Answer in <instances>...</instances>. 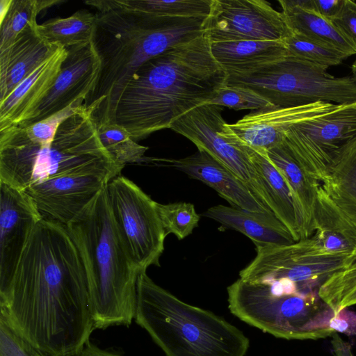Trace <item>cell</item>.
Listing matches in <instances>:
<instances>
[{
    "instance_id": "cell-1",
    "label": "cell",
    "mask_w": 356,
    "mask_h": 356,
    "mask_svg": "<svg viewBox=\"0 0 356 356\" xmlns=\"http://www.w3.org/2000/svg\"><path fill=\"white\" fill-rule=\"evenodd\" d=\"M0 316L49 356H76L96 330L85 269L66 226L44 217L9 284Z\"/></svg>"
},
{
    "instance_id": "cell-2",
    "label": "cell",
    "mask_w": 356,
    "mask_h": 356,
    "mask_svg": "<svg viewBox=\"0 0 356 356\" xmlns=\"http://www.w3.org/2000/svg\"><path fill=\"white\" fill-rule=\"evenodd\" d=\"M227 76L204 32L140 66L124 83L98 124H118L135 141L143 139L170 129L185 113L211 102L226 85Z\"/></svg>"
},
{
    "instance_id": "cell-3",
    "label": "cell",
    "mask_w": 356,
    "mask_h": 356,
    "mask_svg": "<svg viewBox=\"0 0 356 356\" xmlns=\"http://www.w3.org/2000/svg\"><path fill=\"white\" fill-rule=\"evenodd\" d=\"M106 187L76 219L65 225L83 262L95 327L100 330L131 324L142 272L117 227Z\"/></svg>"
},
{
    "instance_id": "cell-4",
    "label": "cell",
    "mask_w": 356,
    "mask_h": 356,
    "mask_svg": "<svg viewBox=\"0 0 356 356\" xmlns=\"http://www.w3.org/2000/svg\"><path fill=\"white\" fill-rule=\"evenodd\" d=\"M96 16L92 42L102 66L86 106L97 123L106 117L124 83L140 66L200 36L206 19L154 20L113 10H97Z\"/></svg>"
},
{
    "instance_id": "cell-5",
    "label": "cell",
    "mask_w": 356,
    "mask_h": 356,
    "mask_svg": "<svg viewBox=\"0 0 356 356\" xmlns=\"http://www.w3.org/2000/svg\"><path fill=\"white\" fill-rule=\"evenodd\" d=\"M122 169L103 145L97 122L86 108L66 119L49 145L31 142L19 127L0 132V182L19 190L72 175L113 179Z\"/></svg>"
},
{
    "instance_id": "cell-6",
    "label": "cell",
    "mask_w": 356,
    "mask_h": 356,
    "mask_svg": "<svg viewBox=\"0 0 356 356\" xmlns=\"http://www.w3.org/2000/svg\"><path fill=\"white\" fill-rule=\"evenodd\" d=\"M136 323L165 356H244L250 345L236 327L187 304L142 271L137 282Z\"/></svg>"
},
{
    "instance_id": "cell-7",
    "label": "cell",
    "mask_w": 356,
    "mask_h": 356,
    "mask_svg": "<svg viewBox=\"0 0 356 356\" xmlns=\"http://www.w3.org/2000/svg\"><path fill=\"white\" fill-rule=\"evenodd\" d=\"M327 68L287 54L241 70L227 71L226 86L250 89L275 106L288 108L320 102H356L351 76L335 77Z\"/></svg>"
},
{
    "instance_id": "cell-8",
    "label": "cell",
    "mask_w": 356,
    "mask_h": 356,
    "mask_svg": "<svg viewBox=\"0 0 356 356\" xmlns=\"http://www.w3.org/2000/svg\"><path fill=\"white\" fill-rule=\"evenodd\" d=\"M230 312L245 323L286 339H318L332 337L334 316L318 291L273 295L256 283L238 279L227 287Z\"/></svg>"
},
{
    "instance_id": "cell-9",
    "label": "cell",
    "mask_w": 356,
    "mask_h": 356,
    "mask_svg": "<svg viewBox=\"0 0 356 356\" xmlns=\"http://www.w3.org/2000/svg\"><path fill=\"white\" fill-rule=\"evenodd\" d=\"M256 250V257L240 271L239 279L255 283L287 277L305 292L318 291L330 275L355 260L352 255L325 254L312 236L289 245H259Z\"/></svg>"
},
{
    "instance_id": "cell-10",
    "label": "cell",
    "mask_w": 356,
    "mask_h": 356,
    "mask_svg": "<svg viewBox=\"0 0 356 356\" xmlns=\"http://www.w3.org/2000/svg\"><path fill=\"white\" fill-rule=\"evenodd\" d=\"M106 188L115 223L134 264L141 271L152 265L160 266L166 236L157 202L120 175Z\"/></svg>"
},
{
    "instance_id": "cell-11",
    "label": "cell",
    "mask_w": 356,
    "mask_h": 356,
    "mask_svg": "<svg viewBox=\"0 0 356 356\" xmlns=\"http://www.w3.org/2000/svg\"><path fill=\"white\" fill-rule=\"evenodd\" d=\"M356 138V102L292 126L283 143L319 184L341 149Z\"/></svg>"
},
{
    "instance_id": "cell-12",
    "label": "cell",
    "mask_w": 356,
    "mask_h": 356,
    "mask_svg": "<svg viewBox=\"0 0 356 356\" xmlns=\"http://www.w3.org/2000/svg\"><path fill=\"white\" fill-rule=\"evenodd\" d=\"M203 29L211 42L284 41L291 34L282 13L265 0H211Z\"/></svg>"
},
{
    "instance_id": "cell-13",
    "label": "cell",
    "mask_w": 356,
    "mask_h": 356,
    "mask_svg": "<svg viewBox=\"0 0 356 356\" xmlns=\"http://www.w3.org/2000/svg\"><path fill=\"white\" fill-rule=\"evenodd\" d=\"M222 106L202 104L185 113L170 127L227 166L252 191V170L247 147L242 146L222 116Z\"/></svg>"
},
{
    "instance_id": "cell-14",
    "label": "cell",
    "mask_w": 356,
    "mask_h": 356,
    "mask_svg": "<svg viewBox=\"0 0 356 356\" xmlns=\"http://www.w3.org/2000/svg\"><path fill=\"white\" fill-rule=\"evenodd\" d=\"M67 50V55L49 93L32 116L19 127L38 122L74 103L86 104L92 95L102 66L92 41Z\"/></svg>"
},
{
    "instance_id": "cell-15",
    "label": "cell",
    "mask_w": 356,
    "mask_h": 356,
    "mask_svg": "<svg viewBox=\"0 0 356 356\" xmlns=\"http://www.w3.org/2000/svg\"><path fill=\"white\" fill-rule=\"evenodd\" d=\"M42 218L25 191L0 182V290L11 280L28 241Z\"/></svg>"
},
{
    "instance_id": "cell-16",
    "label": "cell",
    "mask_w": 356,
    "mask_h": 356,
    "mask_svg": "<svg viewBox=\"0 0 356 356\" xmlns=\"http://www.w3.org/2000/svg\"><path fill=\"white\" fill-rule=\"evenodd\" d=\"M112 179L98 175L50 178L27 188L44 217L65 225L76 219Z\"/></svg>"
},
{
    "instance_id": "cell-17",
    "label": "cell",
    "mask_w": 356,
    "mask_h": 356,
    "mask_svg": "<svg viewBox=\"0 0 356 356\" xmlns=\"http://www.w3.org/2000/svg\"><path fill=\"white\" fill-rule=\"evenodd\" d=\"M339 105L320 102L296 107L274 106L251 112L228 125L244 146L267 152L281 144L294 124L328 113Z\"/></svg>"
},
{
    "instance_id": "cell-18",
    "label": "cell",
    "mask_w": 356,
    "mask_h": 356,
    "mask_svg": "<svg viewBox=\"0 0 356 356\" xmlns=\"http://www.w3.org/2000/svg\"><path fill=\"white\" fill-rule=\"evenodd\" d=\"M158 160L165 163V165L172 167L206 184L233 207L252 212L273 214L255 196L247 184L206 152L197 151L182 159Z\"/></svg>"
},
{
    "instance_id": "cell-19",
    "label": "cell",
    "mask_w": 356,
    "mask_h": 356,
    "mask_svg": "<svg viewBox=\"0 0 356 356\" xmlns=\"http://www.w3.org/2000/svg\"><path fill=\"white\" fill-rule=\"evenodd\" d=\"M67 50L55 51L0 101V132L21 126L39 107L58 76Z\"/></svg>"
},
{
    "instance_id": "cell-20",
    "label": "cell",
    "mask_w": 356,
    "mask_h": 356,
    "mask_svg": "<svg viewBox=\"0 0 356 356\" xmlns=\"http://www.w3.org/2000/svg\"><path fill=\"white\" fill-rule=\"evenodd\" d=\"M252 170V191L287 228L293 239H302L300 211L286 181L269 159L266 151L247 147Z\"/></svg>"
},
{
    "instance_id": "cell-21",
    "label": "cell",
    "mask_w": 356,
    "mask_h": 356,
    "mask_svg": "<svg viewBox=\"0 0 356 356\" xmlns=\"http://www.w3.org/2000/svg\"><path fill=\"white\" fill-rule=\"evenodd\" d=\"M38 26V24L27 26L10 45L0 49V101L60 45L49 42Z\"/></svg>"
},
{
    "instance_id": "cell-22",
    "label": "cell",
    "mask_w": 356,
    "mask_h": 356,
    "mask_svg": "<svg viewBox=\"0 0 356 356\" xmlns=\"http://www.w3.org/2000/svg\"><path fill=\"white\" fill-rule=\"evenodd\" d=\"M202 216L220 222L224 227L243 234L256 247L296 242L287 228L273 214L218 204L209 208Z\"/></svg>"
},
{
    "instance_id": "cell-23",
    "label": "cell",
    "mask_w": 356,
    "mask_h": 356,
    "mask_svg": "<svg viewBox=\"0 0 356 356\" xmlns=\"http://www.w3.org/2000/svg\"><path fill=\"white\" fill-rule=\"evenodd\" d=\"M314 234L326 254L352 255L356 247V227L335 205L321 184L314 213Z\"/></svg>"
},
{
    "instance_id": "cell-24",
    "label": "cell",
    "mask_w": 356,
    "mask_h": 356,
    "mask_svg": "<svg viewBox=\"0 0 356 356\" xmlns=\"http://www.w3.org/2000/svg\"><path fill=\"white\" fill-rule=\"evenodd\" d=\"M270 161L289 184L296 201L302 222V239L314 234V221L320 184L311 177L285 145L267 151Z\"/></svg>"
},
{
    "instance_id": "cell-25",
    "label": "cell",
    "mask_w": 356,
    "mask_h": 356,
    "mask_svg": "<svg viewBox=\"0 0 356 356\" xmlns=\"http://www.w3.org/2000/svg\"><path fill=\"white\" fill-rule=\"evenodd\" d=\"M86 4L97 10H113L154 20L207 18L211 0H91Z\"/></svg>"
},
{
    "instance_id": "cell-26",
    "label": "cell",
    "mask_w": 356,
    "mask_h": 356,
    "mask_svg": "<svg viewBox=\"0 0 356 356\" xmlns=\"http://www.w3.org/2000/svg\"><path fill=\"white\" fill-rule=\"evenodd\" d=\"M320 184L356 227V138L341 149Z\"/></svg>"
},
{
    "instance_id": "cell-27",
    "label": "cell",
    "mask_w": 356,
    "mask_h": 356,
    "mask_svg": "<svg viewBox=\"0 0 356 356\" xmlns=\"http://www.w3.org/2000/svg\"><path fill=\"white\" fill-rule=\"evenodd\" d=\"M211 54L227 71L241 70L288 54L284 41L238 40L211 42Z\"/></svg>"
},
{
    "instance_id": "cell-28",
    "label": "cell",
    "mask_w": 356,
    "mask_h": 356,
    "mask_svg": "<svg viewBox=\"0 0 356 356\" xmlns=\"http://www.w3.org/2000/svg\"><path fill=\"white\" fill-rule=\"evenodd\" d=\"M279 3L292 33L335 47L350 56L356 54V47L330 20L298 6L293 0H280Z\"/></svg>"
},
{
    "instance_id": "cell-29",
    "label": "cell",
    "mask_w": 356,
    "mask_h": 356,
    "mask_svg": "<svg viewBox=\"0 0 356 356\" xmlns=\"http://www.w3.org/2000/svg\"><path fill=\"white\" fill-rule=\"evenodd\" d=\"M96 22V14L81 10L66 18L47 20L38 29L49 42L67 49L92 41Z\"/></svg>"
},
{
    "instance_id": "cell-30",
    "label": "cell",
    "mask_w": 356,
    "mask_h": 356,
    "mask_svg": "<svg viewBox=\"0 0 356 356\" xmlns=\"http://www.w3.org/2000/svg\"><path fill=\"white\" fill-rule=\"evenodd\" d=\"M101 141L113 160L124 168L127 163L147 161L145 153L148 147L139 145L122 126L113 122L97 124Z\"/></svg>"
},
{
    "instance_id": "cell-31",
    "label": "cell",
    "mask_w": 356,
    "mask_h": 356,
    "mask_svg": "<svg viewBox=\"0 0 356 356\" xmlns=\"http://www.w3.org/2000/svg\"><path fill=\"white\" fill-rule=\"evenodd\" d=\"M60 0H13L9 11L0 23V49L10 45L27 26L38 24L36 17L43 10Z\"/></svg>"
},
{
    "instance_id": "cell-32",
    "label": "cell",
    "mask_w": 356,
    "mask_h": 356,
    "mask_svg": "<svg viewBox=\"0 0 356 356\" xmlns=\"http://www.w3.org/2000/svg\"><path fill=\"white\" fill-rule=\"evenodd\" d=\"M318 294L334 315L356 305V259L348 266L330 275L320 286Z\"/></svg>"
},
{
    "instance_id": "cell-33",
    "label": "cell",
    "mask_w": 356,
    "mask_h": 356,
    "mask_svg": "<svg viewBox=\"0 0 356 356\" xmlns=\"http://www.w3.org/2000/svg\"><path fill=\"white\" fill-rule=\"evenodd\" d=\"M284 42L288 54L327 68L337 65L350 56L335 47L292 32Z\"/></svg>"
},
{
    "instance_id": "cell-34",
    "label": "cell",
    "mask_w": 356,
    "mask_h": 356,
    "mask_svg": "<svg viewBox=\"0 0 356 356\" xmlns=\"http://www.w3.org/2000/svg\"><path fill=\"white\" fill-rule=\"evenodd\" d=\"M156 207L165 236L173 234L181 240L192 234L198 226L200 216L191 203L163 204L157 202Z\"/></svg>"
},
{
    "instance_id": "cell-35",
    "label": "cell",
    "mask_w": 356,
    "mask_h": 356,
    "mask_svg": "<svg viewBox=\"0 0 356 356\" xmlns=\"http://www.w3.org/2000/svg\"><path fill=\"white\" fill-rule=\"evenodd\" d=\"M207 104L226 106L236 111L259 110L274 106L267 99L254 91L238 86H225Z\"/></svg>"
},
{
    "instance_id": "cell-36",
    "label": "cell",
    "mask_w": 356,
    "mask_h": 356,
    "mask_svg": "<svg viewBox=\"0 0 356 356\" xmlns=\"http://www.w3.org/2000/svg\"><path fill=\"white\" fill-rule=\"evenodd\" d=\"M0 356H49L21 337L0 316Z\"/></svg>"
},
{
    "instance_id": "cell-37",
    "label": "cell",
    "mask_w": 356,
    "mask_h": 356,
    "mask_svg": "<svg viewBox=\"0 0 356 356\" xmlns=\"http://www.w3.org/2000/svg\"><path fill=\"white\" fill-rule=\"evenodd\" d=\"M330 21L356 47V3L344 0L339 12Z\"/></svg>"
},
{
    "instance_id": "cell-38",
    "label": "cell",
    "mask_w": 356,
    "mask_h": 356,
    "mask_svg": "<svg viewBox=\"0 0 356 356\" xmlns=\"http://www.w3.org/2000/svg\"><path fill=\"white\" fill-rule=\"evenodd\" d=\"M299 7L331 20L339 12L344 0H293Z\"/></svg>"
},
{
    "instance_id": "cell-39",
    "label": "cell",
    "mask_w": 356,
    "mask_h": 356,
    "mask_svg": "<svg viewBox=\"0 0 356 356\" xmlns=\"http://www.w3.org/2000/svg\"><path fill=\"white\" fill-rule=\"evenodd\" d=\"M330 328L336 332L356 336V312L342 309L330 320Z\"/></svg>"
},
{
    "instance_id": "cell-40",
    "label": "cell",
    "mask_w": 356,
    "mask_h": 356,
    "mask_svg": "<svg viewBox=\"0 0 356 356\" xmlns=\"http://www.w3.org/2000/svg\"><path fill=\"white\" fill-rule=\"evenodd\" d=\"M76 356H124L117 350L103 349L88 341Z\"/></svg>"
},
{
    "instance_id": "cell-41",
    "label": "cell",
    "mask_w": 356,
    "mask_h": 356,
    "mask_svg": "<svg viewBox=\"0 0 356 356\" xmlns=\"http://www.w3.org/2000/svg\"><path fill=\"white\" fill-rule=\"evenodd\" d=\"M331 344L334 356H353L351 346L334 332L332 336Z\"/></svg>"
},
{
    "instance_id": "cell-42",
    "label": "cell",
    "mask_w": 356,
    "mask_h": 356,
    "mask_svg": "<svg viewBox=\"0 0 356 356\" xmlns=\"http://www.w3.org/2000/svg\"><path fill=\"white\" fill-rule=\"evenodd\" d=\"M13 0L0 1V23L3 20L10 10Z\"/></svg>"
},
{
    "instance_id": "cell-43",
    "label": "cell",
    "mask_w": 356,
    "mask_h": 356,
    "mask_svg": "<svg viewBox=\"0 0 356 356\" xmlns=\"http://www.w3.org/2000/svg\"><path fill=\"white\" fill-rule=\"evenodd\" d=\"M351 70H352V72H353L352 77L353 78V79L355 80V81L356 83V58H355V61L353 62V63L352 64Z\"/></svg>"
},
{
    "instance_id": "cell-44",
    "label": "cell",
    "mask_w": 356,
    "mask_h": 356,
    "mask_svg": "<svg viewBox=\"0 0 356 356\" xmlns=\"http://www.w3.org/2000/svg\"><path fill=\"white\" fill-rule=\"evenodd\" d=\"M352 256L354 257L356 259V247L352 254Z\"/></svg>"
}]
</instances>
